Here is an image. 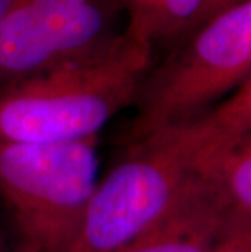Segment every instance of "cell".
Returning <instances> with one entry per match:
<instances>
[{
  "mask_svg": "<svg viewBox=\"0 0 251 252\" xmlns=\"http://www.w3.org/2000/svg\"><path fill=\"white\" fill-rule=\"evenodd\" d=\"M199 174L184 126L129 143V153L98 181L73 252H117L158 223Z\"/></svg>",
  "mask_w": 251,
  "mask_h": 252,
  "instance_id": "4",
  "label": "cell"
},
{
  "mask_svg": "<svg viewBox=\"0 0 251 252\" xmlns=\"http://www.w3.org/2000/svg\"><path fill=\"white\" fill-rule=\"evenodd\" d=\"M240 2H243V0H211L209 5H207V8H206V13H204V17H202V21H201V25L204 23V21H207L211 17H214L215 13L218 12H222V10H225L228 7H233V5H237ZM199 25V26H201Z\"/></svg>",
  "mask_w": 251,
  "mask_h": 252,
  "instance_id": "11",
  "label": "cell"
},
{
  "mask_svg": "<svg viewBox=\"0 0 251 252\" xmlns=\"http://www.w3.org/2000/svg\"><path fill=\"white\" fill-rule=\"evenodd\" d=\"M181 126L194 147L197 171L209 173L223 157L251 138V72L222 103Z\"/></svg>",
  "mask_w": 251,
  "mask_h": 252,
  "instance_id": "7",
  "label": "cell"
},
{
  "mask_svg": "<svg viewBox=\"0 0 251 252\" xmlns=\"http://www.w3.org/2000/svg\"><path fill=\"white\" fill-rule=\"evenodd\" d=\"M116 0H18L0 23V87L111 41Z\"/></svg>",
  "mask_w": 251,
  "mask_h": 252,
  "instance_id": "5",
  "label": "cell"
},
{
  "mask_svg": "<svg viewBox=\"0 0 251 252\" xmlns=\"http://www.w3.org/2000/svg\"><path fill=\"white\" fill-rule=\"evenodd\" d=\"M126 15L124 30L152 47L181 41L201 25L211 0H116Z\"/></svg>",
  "mask_w": 251,
  "mask_h": 252,
  "instance_id": "8",
  "label": "cell"
},
{
  "mask_svg": "<svg viewBox=\"0 0 251 252\" xmlns=\"http://www.w3.org/2000/svg\"><path fill=\"white\" fill-rule=\"evenodd\" d=\"M211 252H251V213L230 210Z\"/></svg>",
  "mask_w": 251,
  "mask_h": 252,
  "instance_id": "10",
  "label": "cell"
},
{
  "mask_svg": "<svg viewBox=\"0 0 251 252\" xmlns=\"http://www.w3.org/2000/svg\"><path fill=\"white\" fill-rule=\"evenodd\" d=\"M230 210L215 179L199 173L167 215L117 252H211Z\"/></svg>",
  "mask_w": 251,
  "mask_h": 252,
  "instance_id": "6",
  "label": "cell"
},
{
  "mask_svg": "<svg viewBox=\"0 0 251 252\" xmlns=\"http://www.w3.org/2000/svg\"><path fill=\"white\" fill-rule=\"evenodd\" d=\"M17 2L18 0H0V23H2V20L7 17V13L13 8V5Z\"/></svg>",
  "mask_w": 251,
  "mask_h": 252,
  "instance_id": "12",
  "label": "cell"
},
{
  "mask_svg": "<svg viewBox=\"0 0 251 252\" xmlns=\"http://www.w3.org/2000/svg\"><path fill=\"white\" fill-rule=\"evenodd\" d=\"M232 210L251 213V138L223 157L209 173Z\"/></svg>",
  "mask_w": 251,
  "mask_h": 252,
  "instance_id": "9",
  "label": "cell"
},
{
  "mask_svg": "<svg viewBox=\"0 0 251 252\" xmlns=\"http://www.w3.org/2000/svg\"><path fill=\"white\" fill-rule=\"evenodd\" d=\"M251 72V0L215 13L184 36L136 99L129 143L163 128L188 124L222 103Z\"/></svg>",
  "mask_w": 251,
  "mask_h": 252,
  "instance_id": "3",
  "label": "cell"
},
{
  "mask_svg": "<svg viewBox=\"0 0 251 252\" xmlns=\"http://www.w3.org/2000/svg\"><path fill=\"white\" fill-rule=\"evenodd\" d=\"M98 138L0 142V205L17 252H73L98 184Z\"/></svg>",
  "mask_w": 251,
  "mask_h": 252,
  "instance_id": "2",
  "label": "cell"
},
{
  "mask_svg": "<svg viewBox=\"0 0 251 252\" xmlns=\"http://www.w3.org/2000/svg\"><path fill=\"white\" fill-rule=\"evenodd\" d=\"M0 252H12V248L5 243V239L0 238Z\"/></svg>",
  "mask_w": 251,
  "mask_h": 252,
  "instance_id": "13",
  "label": "cell"
},
{
  "mask_svg": "<svg viewBox=\"0 0 251 252\" xmlns=\"http://www.w3.org/2000/svg\"><path fill=\"white\" fill-rule=\"evenodd\" d=\"M153 47L122 30L92 51L0 87V142L69 143L98 138L134 104Z\"/></svg>",
  "mask_w": 251,
  "mask_h": 252,
  "instance_id": "1",
  "label": "cell"
}]
</instances>
